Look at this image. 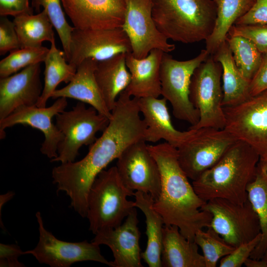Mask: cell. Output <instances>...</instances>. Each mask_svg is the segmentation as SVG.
<instances>
[{
    "label": "cell",
    "mask_w": 267,
    "mask_h": 267,
    "mask_svg": "<svg viewBox=\"0 0 267 267\" xmlns=\"http://www.w3.org/2000/svg\"><path fill=\"white\" fill-rule=\"evenodd\" d=\"M111 113L108 126L82 159L61 164L52 170L57 192H65L70 206L83 218L87 217L88 193L99 173L131 144L145 141L146 127L140 115L138 98L124 90Z\"/></svg>",
    "instance_id": "obj_1"
},
{
    "label": "cell",
    "mask_w": 267,
    "mask_h": 267,
    "mask_svg": "<svg viewBox=\"0 0 267 267\" xmlns=\"http://www.w3.org/2000/svg\"><path fill=\"white\" fill-rule=\"evenodd\" d=\"M157 162L161 179L154 209L162 217L165 225H176L187 240L194 241L196 232L210 226L212 215L201 210L206 201L195 192L178 160L177 148L165 142L148 145Z\"/></svg>",
    "instance_id": "obj_2"
},
{
    "label": "cell",
    "mask_w": 267,
    "mask_h": 267,
    "mask_svg": "<svg viewBox=\"0 0 267 267\" xmlns=\"http://www.w3.org/2000/svg\"><path fill=\"white\" fill-rule=\"evenodd\" d=\"M260 156L246 142L237 140L212 167L192 184L207 202L224 199L242 204L248 199L247 187L254 179Z\"/></svg>",
    "instance_id": "obj_3"
},
{
    "label": "cell",
    "mask_w": 267,
    "mask_h": 267,
    "mask_svg": "<svg viewBox=\"0 0 267 267\" xmlns=\"http://www.w3.org/2000/svg\"><path fill=\"white\" fill-rule=\"evenodd\" d=\"M152 15L168 39L183 44L206 41L217 18L214 0H151Z\"/></svg>",
    "instance_id": "obj_4"
},
{
    "label": "cell",
    "mask_w": 267,
    "mask_h": 267,
    "mask_svg": "<svg viewBox=\"0 0 267 267\" xmlns=\"http://www.w3.org/2000/svg\"><path fill=\"white\" fill-rule=\"evenodd\" d=\"M133 191L122 182L115 166L99 173L88 195L87 217L89 230L94 234L100 230L115 228L136 207L127 197Z\"/></svg>",
    "instance_id": "obj_5"
},
{
    "label": "cell",
    "mask_w": 267,
    "mask_h": 267,
    "mask_svg": "<svg viewBox=\"0 0 267 267\" xmlns=\"http://www.w3.org/2000/svg\"><path fill=\"white\" fill-rule=\"evenodd\" d=\"M222 72V65L211 54L195 70L191 79L189 99L199 112V119L189 129L224 128Z\"/></svg>",
    "instance_id": "obj_6"
},
{
    "label": "cell",
    "mask_w": 267,
    "mask_h": 267,
    "mask_svg": "<svg viewBox=\"0 0 267 267\" xmlns=\"http://www.w3.org/2000/svg\"><path fill=\"white\" fill-rule=\"evenodd\" d=\"M209 55L205 49L196 57L184 61L176 60L167 52H164L162 56L160 70L161 95L171 104L174 116L191 126L199 119V112L189 99L191 77Z\"/></svg>",
    "instance_id": "obj_7"
},
{
    "label": "cell",
    "mask_w": 267,
    "mask_h": 267,
    "mask_svg": "<svg viewBox=\"0 0 267 267\" xmlns=\"http://www.w3.org/2000/svg\"><path fill=\"white\" fill-rule=\"evenodd\" d=\"M55 125L63 135L57 149L58 156L51 162L61 164L74 162L83 145H90L96 139V134L103 132L109 119L90 106L78 102L69 111H64L55 116Z\"/></svg>",
    "instance_id": "obj_8"
},
{
    "label": "cell",
    "mask_w": 267,
    "mask_h": 267,
    "mask_svg": "<svg viewBox=\"0 0 267 267\" xmlns=\"http://www.w3.org/2000/svg\"><path fill=\"white\" fill-rule=\"evenodd\" d=\"M194 130L193 134L177 148L179 163L192 181L214 166L237 140L224 129Z\"/></svg>",
    "instance_id": "obj_9"
},
{
    "label": "cell",
    "mask_w": 267,
    "mask_h": 267,
    "mask_svg": "<svg viewBox=\"0 0 267 267\" xmlns=\"http://www.w3.org/2000/svg\"><path fill=\"white\" fill-rule=\"evenodd\" d=\"M223 110L224 129L251 146L260 158L267 159V89Z\"/></svg>",
    "instance_id": "obj_10"
},
{
    "label": "cell",
    "mask_w": 267,
    "mask_h": 267,
    "mask_svg": "<svg viewBox=\"0 0 267 267\" xmlns=\"http://www.w3.org/2000/svg\"><path fill=\"white\" fill-rule=\"evenodd\" d=\"M201 210L211 214L210 227L235 247L261 233L259 217L248 199L239 204L215 198L207 201Z\"/></svg>",
    "instance_id": "obj_11"
},
{
    "label": "cell",
    "mask_w": 267,
    "mask_h": 267,
    "mask_svg": "<svg viewBox=\"0 0 267 267\" xmlns=\"http://www.w3.org/2000/svg\"><path fill=\"white\" fill-rule=\"evenodd\" d=\"M36 217L39 224V242L34 249L24 252L25 254H31L40 263L51 267H69L75 263L88 261L113 267L112 262L101 255L99 245L87 240L69 242L59 240L44 228L40 212Z\"/></svg>",
    "instance_id": "obj_12"
},
{
    "label": "cell",
    "mask_w": 267,
    "mask_h": 267,
    "mask_svg": "<svg viewBox=\"0 0 267 267\" xmlns=\"http://www.w3.org/2000/svg\"><path fill=\"white\" fill-rule=\"evenodd\" d=\"M126 9L122 26L131 43L132 53L138 59L146 57L154 49L170 52L175 45L158 29L152 15L151 0H126Z\"/></svg>",
    "instance_id": "obj_13"
},
{
    "label": "cell",
    "mask_w": 267,
    "mask_h": 267,
    "mask_svg": "<svg viewBox=\"0 0 267 267\" xmlns=\"http://www.w3.org/2000/svg\"><path fill=\"white\" fill-rule=\"evenodd\" d=\"M116 167L128 188L149 194L154 200L158 199L161 188L160 173L145 141L128 147L118 158Z\"/></svg>",
    "instance_id": "obj_14"
},
{
    "label": "cell",
    "mask_w": 267,
    "mask_h": 267,
    "mask_svg": "<svg viewBox=\"0 0 267 267\" xmlns=\"http://www.w3.org/2000/svg\"><path fill=\"white\" fill-rule=\"evenodd\" d=\"M129 52H132L130 41L122 27L97 29L74 27L68 62L77 68L87 58L100 62Z\"/></svg>",
    "instance_id": "obj_15"
},
{
    "label": "cell",
    "mask_w": 267,
    "mask_h": 267,
    "mask_svg": "<svg viewBox=\"0 0 267 267\" xmlns=\"http://www.w3.org/2000/svg\"><path fill=\"white\" fill-rule=\"evenodd\" d=\"M67 106V98L59 97L50 106L40 107L36 105L18 107L4 119L0 121V138L5 136L4 130L17 124L28 126L40 130L44 135L41 153L51 159L57 157L59 144L63 135L52 119L64 111Z\"/></svg>",
    "instance_id": "obj_16"
},
{
    "label": "cell",
    "mask_w": 267,
    "mask_h": 267,
    "mask_svg": "<svg viewBox=\"0 0 267 267\" xmlns=\"http://www.w3.org/2000/svg\"><path fill=\"white\" fill-rule=\"evenodd\" d=\"M73 27L80 29L122 27L126 0H61Z\"/></svg>",
    "instance_id": "obj_17"
},
{
    "label": "cell",
    "mask_w": 267,
    "mask_h": 267,
    "mask_svg": "<svg viewBox=\"0 0 267 267\" xmlns=\"http://www.w3.org/2000/svg\"><path fill=\"white\" fill-rule=\"evenodd\" d=\"M137 211L134 208L119 226L100 230L91 241L94 244L108 246L114 260L113 267H142L139 246L140 232Z\"/></svg>",
    "instance_id": "obj_18"
},
{
    "label": "cell",
    "mask_w": 267,
    "mask_h": 267,
    "mask_svg": "<svg viewBox=\"0 0 267 267\" xmlns=\"http://www.w3.org/2000/svg\"><path fill=\"white\" fill-rule=\"evenodd\" d=\"M40 73L37 63L0 78V121L18 107L36 105L43 89Z\"/></svg>",
    "instance_id": "obj_19"
},
{
    "label": "cell",
    "mask_w": 267,
    "mask_h": 267,
    "mask_svg": "<svg viewBox=\"0 0 267 267\" xmlns=\"http://www.w3.org/2000/svg\"><path fill=\"white\" fill-rule=\"evenodd\" d=\"M164 97H147L138 98L140 114L146 125L144 140L155 143L163 139L178 148L189 139L195 130L180 131L173 126Z\"/></svg>",
    "instance_id": "obj_20"
},
{
    "label": "cell",
    "mask_w": 267,
    "mask_h": 267,
    "mask_svg": "<svg viewBox=\"0 0 267 267\" xmlns=\"http://www.w3.org/2000/svg\"><path fill=\"white\" fill-rule=\"evenodd\" d=\"M164 51L152 49L141 59L134 57L132 52L126 53V62L131 79L125 90L130 96L138 98L161 95L160 65Z\"/></svg>",
    "instance_id": "obj_21"
},
{
    "label": "cell",
    "mask_w": 267,
    "mask_h": 267,
    "mask_svg": "<svg viewBox=\"0 0 267 267\" xmlns=\"http://www.w3.org/2000/svg\"><path fill=\"white\" fill-rule=\"evenodd\" d=\"M97 63L92 58L84 60L77 67L76 72L69 84L56 89L51 98L63 97L78 100L89 104L110 119L112 113L106 105L95 76Z\"/></svg>",
    "instance_id": "obj_22"
},
{
    "label": "cell",
    "mask_w": 267,
    "mask_h": 267,
    "mask_svg": "<svg viewBox=\"0 0 267 267\" xmlns=\"http://www.w3.org/2000/svg\"><path fill=\"white\" fill-rule=\"evenodd\" d=\"M195 241L187 240L176 225H164L161 265L163 267H206Z\"/></svg>",
    "instance_id": "obj_23"
},
{
    "label": "cell",
    "mask_w": 267,
    "mask_h": 267,
    "mask_svg": "<svg viewBox=\"0 0 267 267\" xmlns=\"http://www.w3.org/2000/svg\"><path fill=\"white\" fill-rule=\"evenodd\" d=\"M95 76L103 98L111 112L118 96L129 85L131 75L126 62V53L98 62Z\"/></svg>",
    "instance_id": "obj_24"
},
{
    "label": "cell",
    "mask_w": 267,
    "mask_h": 267,
    "mask_svg": "<svg viewBox=\"0 0 267 267\" xmlns=\"http://www.w3.org/2000/svg\"><path fill=\"white\" fill-rule=\"evenodd\" d=\"M213 56L222 66V107L239 104L250 97L251 81L244 77L238 70L226 40Z\"/></svg>",
    "instance_id": "obj_25"
},
{
    "label": "cell",
    "mask_w": 267,
    "mask_h": 267,
    "mask_svg": "<svg viewBox=\"0 0 267 267\" xmlns=\"http://www.w3.org/2000/svg\"><path fill=\"white\" fill-rule=\"evenodd\" d=\"M134 196L136 207L143 213L146 219L147 246L141 257L149 267H161L163 219L153 208L154 200L150 194L136 191Z\"/></svg>",
    "instance_id": "obj_26"
},
{
    "label": "cell",
    "mask_w": 267,
    "mask_h": 267,
    "mask_svg": "<svg viewBox=\"0 0 267 267\" xmlns=\"http://www.w3.org/2000/svg\"><path fill=\"white\" fill-rule=\"evenodd\" d=\"M247 198L257 213L262 239L250 258L260 260L267 248V159L260 158L254 179L247 187Z\"/></svg>",
    "instance_id": "obj_27"
},
{
    "label": "cell",
    "mask_w": 267,
    "mask_h": 267,
    "mask_svg": "<svg viewBox=\"0 0 267 267\" xmlns=\"http://www.w3.org/2000/svg\"><path fill=\"white\" fill-rule=\"evenodd\" d=\"M217 18L211 35L205 41L206 49L213 55L225 41L228 33L236 21L252 6L255 0H214Z\"/></svg>",
    "instance_id": "obj_28"
},
{
    "label": "cell",
    "mask_w": 267,
    "mask_h": 267,
    "mask_svg": "<svg viewBox=\"0 0 267 267\" xmlns=\"http://www.w3.org/2000/svg\"><path fill=\"white\" fill-rule=\"evenodd\" d=\"M44 85L42 94L36 104L40 107L46 106L56 87L61 82L69 83L74 76L77 68L66 59L64 51L56 46L55 41L51 43L50 47L44 61Z\"/></svg>",
    "instance_id": "obj_29"
},
{
    "label": "cell",
    "mask_w": 267,
    "mask_h": 267,
    "mask_svg": "<svg viewBox=\"0 0 267 267\" xmlns=\"http://www.w3.org/2000/svg\"><path fill=\"white\" fill-rule=\"evenodd\" d=\"M21 48L42 46L44 41H55L53 25L45 10L37 14H25L13 20Z\"/></svg>",
    "instance_id": "obj_30"
},
{
    "label": "cell",
    "mask_w": 267,
    "mask_h": 267,
    "mask_svg": "<svg viewBox=\"0 0 267 267\" xmlns=\"http://www.w3.org/2000/svg\"><path fill=\"white\" fill-rule=\"evenodd\" d=\"M225 40L238 70L244 77L251 81L261 64L263 53L245 37L227 36Z\"/></svg>",
    "instance_id": "obj_31"
},
{
    "label": "cell",
    "mask_w": 267,
    "mask_h": 267,
    "mask_svg": "<svg viewBox=\"0 0 267 267\" xmlns=\"http://www.w3.org/2000/svg\"><path fill=\"white\" fill-rule=\"evenodd\" d=\"M32 6L37 12L40 11L41 6L44 7L58 35L66 59L68 62L70 56L71 36L74 27L69 25L65 18L61 0H32Z\"/></svg>",
    "instance_id": "obj_32"
},
{
    "label": "cell",
    "mask_w": 267,
    "mask_h": 267,
    "mask_svg": "<svg viewBox=\"0 0 267 267\" xmlns=\"http://www.w3.org/2000/svg\"><path fill=\"white\" fill-rule=\"evenodd\" d=\"M198 230L194 241L201 248L206 267H216L222 258L231 253L235 248L228 244L211 227Z\"/></svg>",
    "instance_id": "obj_33"
},
{
    "label": "cell",
    "mask_w": 267,
    "mask_h": 267,
    "mask_svg": "<svg viewBox=\"0 0 267 267\" xmlns=\"http://www.w3.org/2000/svg\"><path fill=\"white\" fill-rule=\"evenodd\" d=\"M49 50V48L42 46L10 52L0 61V78L12 75L30 65L44 62Z\"/></svg>",
    "instance_id": "obj_34"
},
{
    "label": "cell",
    "mask_w": 267,
    "mask_h": 267,
    "mask_svg": "<svg viewBox=\"0 0 267 267\" xmlns=\"http://www.w3.org/2000/svg\"><path fill=\"white\" fill-rule=\"evenodd\" d=\"M228 36H242L250 40L262 53H267V24L233 25Z\"/></svg>",
    "instance_id": "obj_35"
},
{
    "label": "cell",
    "mask_w": 267,
    "mask_h": 267,
    "mask_svg": "<svg viewBox=\"0 0 267 267\" xmlns=\"http://www.w3.org/2000/svg\"><path fill=\"white\" fill-rule=\"evenodd\" d=\"M262 233L259 234L251 241L238 245L229 254L222 258L220 267H241L259 244L262 239Z\"/></svg>",
    "instance_id": "obj_36"
},
{
    "label": "cell",
    "mask_w": 267,
    "mask_h": 267,
    "mask_svg": "<svg viewBox=\"0 0 267 267\" xmlns=\"http://www.w3.org/2000/svg\"><path fill=\"white\" fill-rule=\"evenodd\" d=\"M21 48L18 36L13 21L7 16L0 18V55Z\"/></svg>",
    "instance_id": "obj_37"
},
{
    "label": "cell",
    "mask_w": 267,
    "mask_h": 267,
    "mask_svg": "<svg viewBox=\"0 0 267 267\" xmlns=\"http://www.w3.org/2000/svg\"><path fill=\"white\" fill-rule=\"evenodd\" d=\"M234 24H267V0H255L249 11Z\"/></svg>",
    "instance_id": "obj_38"
},
{
    "label": "cell",
    "mask_w": 267,
    "mask_h": 267,
    "mask_svg": "<svg viewBox=\"0 0 267 267\" xmlns=\"http://www.w3.org/2000/svg\"><path fill=\"white\" fill-rule=\"evenodd\" d=\"M34 9L29 0H0V16L14 17L25 14H33Z\"/></svg>",
    "instance_id": "obj_39"
},
{
    "label": "cell",
    "mask_w": 267,
    "mask_h": 267,
    "mask_svg": "<svg viewBox=\"0 0 267 267\" xmlns=\"http://www.w3.org/2000/svg\"><path fill=\"white\" fill-rule=\"evenodd\" d=\"M25 254L19 246L15 244H0V267H23L25 266L19 262L18 258Z\"/></svg>",
    "instance_id": "obj_40"
},
{
    "label": "cell",
    "mask_w": 267,
    "mask_h": 267,
    "mask_svg": "<svg viewBox=\"0 0 267 267\" xmlns=\"http://www.w3.org/2000/svg\"><path fill=\"white\" fill-rule=\"evenodd\" d=\"M267 89V53L263 54L261 64L251 80L250 94L256 95Z\"/></svg>",
    "instance_id": "obj_41"
},
{
    "label": "cell",
    "mask_w": 267,
    "mask_h": 267,
    "mask_svg": "<svg viewBox=\"0 0 267 267\" xmlns=\"http://www.w3.org/2000/svg\"><path fill=\"white\" fill-rule=\"evenodd\" d=\"M244 265L247 267H267L266 263L262 259L257 260L250 257L246 260Z\"/></svg>",
    "instance_id": "obj_42"
},
{
    "label": "cell",
    "mask_w": 267,
    "mask_h": 267,
    "mask_svg": "<svg viewBox=\"0 0 267 267\" xmlns=\"http://www.w3.org/2000/svg\"><path fill=\"white\" fill-rule=\"evenodd\" d=\"M262 259L266 263L267 266V248L265 252V253L263 256Z\"/></svg>",
    "instance_id": "obj_43"
}]
</instances>
